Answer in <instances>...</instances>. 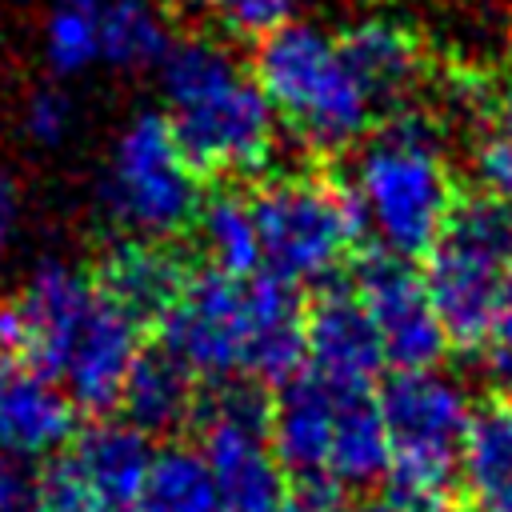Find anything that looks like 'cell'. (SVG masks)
<instances>
[{"mask_svg":"<svg viewBox=\"0 0 512 512\" xmlns=\"http://www.w3.org/2000/svg\"><path fill=\"white\" fill-rule=\"evenodd\" d=\"M168 124L196 176L260 172L276 144V112L256 76L208 36L172 40L160 60Z\"/></svg>","mask_w":512,"mask_h":512,"instance_id":"obj_1","label":"cell"},{"mask_svg":"<svg viewBox=\"0 0 512 512\" xmlns=\"http://www.w3.org/2000/svg\"><path fill=\"white\" fill-rule=\"evenodd\" d=\"M352 192L360 200L364 224L380 236V248L404 260L432 252L456 204V188L432 124L416 108L388 116L368 140Z\"/></svg>","mask_w":512,"mask_h":512,"instance_id":"obj_2","label":"cell"},{"mask_svg":"<svg viewBox=\"0 0 512 512\" xmlns=\"http://www.w3.org/2000/svg\"><path fill=\"white\" fill-rule=\"evenodd\" d=\"M252 76L272 112L324 156L348 148L372 124V104L340 44L316 24L288 20L264 32L252 52Z\"/></svg>","mask_w":512,"mask_h":512,"instance_id":"obj_3","label":"cell"},{"mask_svg":"<svg viewBox=\"0 0 512 512\" xmlns=\"http://www.w3.org/2000/svg\"><path fill=\"white\" fill-rule=\"evenodd\" d=\"M376 400L388 432V500L400 512H448L472 420L464 388L436 368L392 372Z\"/></svg>","mask_w":512,"mask_h":512,"instance_id":"obj_4","label":"cell"},{"mask_svg":"<svg viewBox=\"0 0 512 512\" xmlns=\"http://www.w3.org/2000/svg\"><path fill=\"white\" fill-rule=\"evenodd\" d=\"M260 236V272L288 284H320L360 252L364 212L348 180L316 172H284L260 180L252 192Z\"/></svg>","mask_w":512,"mask_h":512,"instance_id":"obj_5","label":"cell"},{"mask_svg":"<svg viewBox=\"0 0 512 512\" xmlns=\"http://www.w3.org/2000/svg\"><path fill=\"white\" fill-rule=\"evenodd\" d=\"M512 272V212L492 196H456L424 256V284L452 348H480Z\"/></svg>","mask_w":512,"mask_h":512,"instance_id":"obj_6","label":"cell"},{"mask_svg":"<svg viewBox=\"0 0 512 512\" xmlns=\"http://www.w3.org/2000/svg\"><path fill=\"white\" fill-rule=\"evenodd\" d=\"M204 204L200 176L180 152L168 116L140 112L116 140L104 208L120 228H132L140 240H164L196 224Z\"/></svg>","mask_w":512,"mask_h":512,"instance_id":"obj_7","label":"cell"},{"mask_svg":"<svg viewBox=\"0 0 512 512\" xmlns=\"http://www.w3.org/2000/svg\"><path fill=\"white\" fill-rule=\"evenodd\" d=\"M96 296L88 272L64 260H44L16 300L0 304V352L44 380H60Z\"/></svg>","mask_w":512,"mask_h":512,"instance_id":"obj_8","label":"cell"},{"mask_svg":"<svg viewBox=\"0 0 512 512\" xmlns=\"http://www.w3.org/2000/svg\"><path fill=\"white\" fill-rule=\"evenodd\" d=\"M352 292L368 308L384 360L396 372H428L444 360L448 332L432 308L424 272L388 248H364L352 256Z\"/></svg>","mask_w":512,"mask_h":512,"instance_id":"obj_9","label":"cell"},{"mask_svg":"<svg viewBox=\"0 0 512 512\" xmlns=\"http://www.w3.org/2000/svg\"><path fill=\"white\" fill-rule=\"evenodd\" d=\"M156 336L196 380L224 384L244 376V280L212 268L192 272L184 296L160 316Z\"/></svg>","mask_w":512,"mask_h":512,"instance_id":"obj_10","label":"cell"},{"mask_svg":"<svg viewBox=\"0 0 512 512\" xmlns=\"http://www.w3.org/2000/svg\"><path fill=\"white\" fill-rule=\"evenodd\" d=\"M332 420H336V384L320 380L316 372H296L272 396V452L296 492L316 500L320 508L340 504V484L328 476L332 460Z\"/></svg>","mask_w":512,"mask_h":512,"instance_id":"obj_11","label":"cell"},{"mask_svg":"<svg viewBox=\"0 0 512 512\" xmlns=\"http://www.w3.org/2000/svg\"><path fill=\"white\" fill-rule=\"evenodd\" d=\"M304 360L328 384L368 388L384 364L380 332L352 288H320L304 308Z\"/></svg>","mask_w":512,"mask_h":512,"instance_id":"obj_12","label":"cell"},{"mask_svg":"<svg viewBox=\"0 0 512 512\" xmlns=\"http://www.w3.org/2000/svg\"><path fill=\"white\" fill-rule=\"evenodd\" d=\"M144 352V324L128 316L108 296H96V308L88 324L76 336V348L64 364V388L68 400L92 416H104L120 404L124 384Z\"/></svg>","mask_w":512,"mask_h":512,"instance_id":"obj_13","label":"cell"},{"mask_svg":"<svg viewBox=\"0 0 512 512\" xmlns=\"http://www.w3.org/2000/svg\"><path fill=\"white\" fill-rule=\"evenodd\" d=\"M304 308L300 288L256 272L244 280V376L256 384H284L304 364Z\"/></svg>","mask_w":512,"mask_h":512,"instance_id":"obj_14","label":"cell"},{"mask_svg":"<svg viewBox=\"0 0 512 512\" xmlns=\"http://www.w3.org/2000/svg\"><path fill=\"white\" fill-rule=\"evenodd\" d=\"M336 44L356 84L364 88L372 112L384 108L388 116H396L412 108V92L420 88V76H424V52L400 20L392 16L356 20L352 28L340 32Z\"/></svg>","mask_w":512,"mask_h":512,"instance_id":"obj_15","label":"cell"},{"mask_svg":"<svg viewBox=\"0 0 512 512\" xmlns=\"http://www.w3.org/2000/svg\"><path fill=\"white\" fill-rule=\"evenodd\" d=\"M76 404L56 380H44L0 352V452L4 456H48L68 448L76 432Z\"/></svg>","mask_w":512,"mask_h":512,"instance_id":"obj_16","label":"cell"},{"mask_svg":"<svg viewBox=\"0 0 512 512\" xmlns=\"http://www.w3.org/2000/svg\"><path fill=\"white\" fill-rule=\"evenodd\" d=\"M92 280L100 296H108L148 328L160 324V316L184 296L192 272L184 256L160 240H120L104 252Z\"/></svg>","mask_w":512,"mask_h":512,"instance_id":"obj_17","label":"cell"},{"mask_svg":"<svg viewBox=\"0 0 512 512\" xmlns=\"http://www.w3.org/2000/svg\"><path fill=\"white\" fill-rule=\"evenodd\" d=\"M64 456L76 464V472L88 484L96 512H100V508L140 504V492H144V480H148L156 452L136 424L96 420L68 440Z\"/></svg>","mask_w":512,"mask_h":512,"instance_id":"obj_18","label":"cell"},{"mask_svg":"<svg viewBox=\"0 0 512 512\" xmlns=\"http://www.w3.org/2000/svg\"><path fill=\"white\" fill-rule=\"evenodd\" d=\"M460 488L468 512H512V400L492 396L472 408L460 448Z\"/></svg>","mask_w":512,"mask_h":512,"instance_id":"obj_19","label":"cell"},{"mask_svg":"<svg viewBox=\"0 0 512 512\" xmlns=\"http://www.w3.org/2000/svg\"><path fill=\"white\" fill-rule=\"evenodd\" d=\"M120 408L128 412V424H136L144 436H164L184 428L188 420H196L200 408V392H196V376L172 360L164 348L156 352H140Z\"/></svg>","mask_w":512,"mask_h":512,"instance_id":"obj_20","label":"cell"},{"mask_svg":"<svg viewBox=\"0 0 512 512\" xmlns=\"http://www.w3.org/2000/svg\"><path fill=\"white\" fill-rule=\"evenodd\" d=\"M388 472V432L380 400L368 388L336 384V420H332V484H372Z\"/></svg>","mask_w":512,"mask_h":512,"instance_id":"obj_21","label":"cell"},{"mask_svg":"<svg viewBox=\"0 0 512 512\" xmlns=\"http://www.w3.org/2000/svg\"><path fill=\"white\" fill-rule=\"evenodd\" d=\"M196 232L212 272H224L232 280H248L260 272V236H256L252 200L244 192L208 196L196 212Z\"/></svg>","mask_w":512,"mask_h":512,"instance_id":"obj_22","label":"cell"},{"mask_svg":"<svg viewBox=\"0 0 512 512\" xmlns=\"http://www.w3.org/2000/svg\"><path fill=\"white\" fill-rule=\"evenodd\" d=\"M140 508L144 512H220V492L204 452L188 444L160 448L152 456Z\"/></svg>","mask_w":512,"mask_h":512,"instance_id":"obj_23","label":"cell"},{"mask_svg":"<svg viewBox=\"0 0 512 512\" xmlns=\"http://www.w3.org/2000/svg\"><path fill=\"white\" fill-rule=\"evenodd\" d=\"M172 48V32L152 0H104L100 16V56L116 68L160 64Z\"/></svg>","mask_w":512,"mask_h":512,"instance_id":"obj_24","label":"cell"},{"mask_svg":"<svg viewBox=\"0 0 512 512\" xmlns=\"http://www.w3.org/2000/svg\"><path fill=\"white\" fill-rule=\"evenodd\" d=\"M100 16L104 0H48L44 56L60 76L80 72L100 56Z\"/></svg>","mask_w":512,"mask_h":512,"instance_id":"obj_25","label":"cell"},{"mask_svg":"<svg viewBox=\"0 0 512 512\" xmlns=\"http://www.w3.org/2000/svg\"><path fill=\"white\" fill-rule=\"evenodd\" d=\"M192 4L212 8L228 28L244 32V36H264V32L288 24L300 0H192Z\"/></svg>","mask_w":512,"mask_h":512,"instance_id":"obj_26","label":"cell"},{"mask_svg":"<svg viewBox=\"0 0 512 512\" xmlns=\"http://www.w3.org/2000/svg\"><path fill=\"white\" fill-rule=\"evenodd\" d=\"M40 500H44V512H96L88 484L80 480L76 464L64 452L40 468Z\"/></svg>","mask_w":512,"mask_h":512,"instance_id":"obj_27","label":"cell"},{"mask_svg":"<svg viewBox=\"0 0 512 512\" xmlns=\"http://www.w3.org/2000/svg\"><path fill=\"white\" fill-rule=\"evenodd\" d=\"M476 176L484 196H492L496 204H504L512 212V128H496L480 140L476 148Z\"/></svg>","mask_w":512,"mask_h":512,"instance_id":"obj_28","label":"cell"},{"mask_svg":"<svg viewBox=\"0 0 512 512\" xmlns=\"http://www.w3.org/2000/svg\"><path fill=\"white\" fill-rule=\"evenodd\" d=\"M480 352H484V364H488V376L512 392V272L500 288V300L492 308V320H488V332L480 340Z\"/></svg>","mask_w":512,"mask_h":512,"instance_id":"obj_29","label":"cell"},{"mask_svg":"<svg viewBox=\"0 0 512 512\" xmlns=\"http://www.w3.org/2000/svg\"><path fill=\"white\" fill-rule=\"evenodd\" d=\"M72 124V104L60 88H36L24 104V128L36 144H60Z\"/></svg>","mask_w":512,"mask_h":512,"instance_id":"obj_30","label":"cell"},{"mask_svg":"<svg viewBox=\"0 0 512 512\" xmlns=\"http://www.w3.org/2000/svg\"><path fill=\"white\" fill-rule=\"evenodd\" d=\"M0 512H44L40 468L0 452Z\"/></svg>","mask_w":512,"mask_h":512,"instance_id":"obj_31","label":"cell"},{"mask_svg":"<svg viewBox=\"0 0 512 512\" xmlns=\"http://www.w3.org/2000/svg\"><path fill=\"white\" fill-rule=\"evenodd\" d=\"M12 232H16V188H12V180L0 172V252L8 248Z\"/></svg>","mask_w":512,"mask_h":512,"instance_id":"obj_32","label":"cell"},{"mask_svg":"<svg viewBox=\"0 0 512 512\" xmlns=\"http://www.w3.org/2000/svg\"><path fill=\"white\" fill-rule=\"evenodd\" d=\"M332 512H400V508L388 496H364V500H348V504L340 500Z\"/></svg>","mask_w":512,"mask_h":512,"instance_id":"obj_33","label":"cell"},{"mask_svg":"<svg viewBox=\"0 0 512 512\" xmlns=\"http://www.w3.org/2000/svg\"><path fill=\"white\" fill-rule=\"evenodd\" d=\"M280 512H328V508H320L316 500H308V496H300V492H296V496H288V500H284V508H280Z\"/></svg>","mask_w":512,"mask_h":512,"instance_id":"obj_34","label":"cell"},{"mask_svg":"<svg viewBox=\"0 0 512 512\" xmlns=\"http://www.w3.org/2000/svg\"><path fill=\"white\" fill-rule=\"evenodd\" d=\"M500 116H504V124L512 128V76H508V84L500 88Z\"/></svg>","mask_w":512,"mask_h":512,"instance_id":"obj_35","label":"cell"},{"mask_svg":"<svg viewBox=\"0 0 512 512\" xmlns=\"http://www.w3.org/2000/svg\"><path fill=\"white\" fill-rule=\"evenodd\" d=\"M100 512H144L140 504H124V508H100Z\"/></svg>","mask_w":512,"mask_h":512,"instance_id":"obj_36","label":"cell"}]
</instances>
